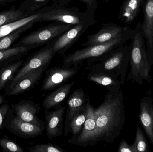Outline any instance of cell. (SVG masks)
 Returning a JSON list of instances; mask_svg holds the SVG:
<instances>
[{"label": "cell", "mask_w": 153, "mask_h": 152, "mask_svg": "<svg viewBox=\"0 0 153 152\" xmlns=\"http://www.w3.org/2000/svg\"><path fill=\"white\" fill-rule=\"evenodd\" d=\"M95 128L90 146L100 142L112 143L119 137L126 121L125 104L122 88L108 90L103 102L94 109Z\"/></svg>", "instance_id": "1"}, {"label": "cell", "mask_w": 153, "mask_h": 152, "mask_svg": "<svg viewBox=\"0 0 153 152\" xmlns=\"http://www.w3.org/2000/svg\"><path fill=\"white\" fill-rule=\"evenodd\" d=\"M130 39V71L127 80L143 84L144 80L151 83V66L148 62L145 39L142 30V24L138 22L132 29Z\"/></svg>", "instance_id": "2"}, {"label": "cell", "mask_w": 153, "mask_h": 152, "mask_svg": "<svg viewBox=\"0 0 153 152\" xmlns=\"http://www.w3.org/2000/svg\"><path fill=\"white\" fill-rule=\"evenodd\" d=\"M130 45L124 44L111 51L102 58L86 62L89 71L110 73L117 76L124 84L130 61Z\"/></svg>", "instance_id": "3"}, {"label": "cell", "mask_w": 153, "mask_h": 152, "mask_svg": "<svg viewBox=\"0 0 153 152\" xmlns=\"http://www.w3.org/2000/svg\"><path fill=\"white\" fill-rule=\"evenodd\" d=\"M132 31L107 43L86 46L76 50L65 56L63 64L65 67L80 66L84 62L99 59L111 51L125 44L129 39Z\"/></svg>", "instance_id": "4"}, {"label": "cell", "mask_w": 153, "mask_h": 152, "mask_svg": "<svg viewBox=\"0 0 153 152\" xmlns=\"http://www.w3.org/2000/svg\"><path fill=\"white\" fill-rule=\"evenodd\" d=\"M40 17L37 22H59L72 25L96 23L94 14L82 12L76 7L68 8L60 4L48 5L39 11Z\"/></svg>", "instance_id": "5"}, {"label": "cell", "mask_w": 153, "mask_h": 152, "mask_svg": "<svg viewBox=\"0 0 153 152\" xmlns=\"http://www.w3.org/2000/svg\"><path fill=\"white\" fill-rule=\"evenodd\" d=\"M74 25L54 22L24 37L20 44L28 47L46 45L57 39Z\"/></svg>", "instance_id": "6"}, {"label": "cell", "mask_w": 153, "mask_h": 152, "mask_svg": "<svg viewBox=\"0 0 153 152\" xmlns=\"http://www.w3.org/2000/svg\"><path fill=\"white\" fill-rule=\"evenodd\" d=\"M54 41L55 40L46 45L45 47L40 49L30 58L26 64L19 70L10 83L9 87L10 90L28 73L40 68H47L53 57L55 56L53 50Z\"/></svg>", "instance_id": "7"}, {"label": "cell", "mask_w": 153, "mask_h": 152, "mask_svg": "<svg viewBox=\"0 0 153 152\" xmlns=\"http://www.w3.org/2000/svg\"><path fill=\"white\" fill-rule=\"evenodd\" d=\"M79 69L78 65L71 67L63 65L49 69L46 72L40 91H49L61 86L77 74Z\"/></svg>", "instance_id": "8"}, {"label": "cell", "mask_w": 153, "mask_h": 152, "mask_svg": "<svg viewBox=\"0 0 153 152\" xmlns=\"http://www.w3.org/2000/svg\"><path fill=\"white\" fill-rule=\"evenodd\" d=\"M127 26H122L115 24H102L100 30L95 34L89 35L83 47L104 43L117 38L131 31Z\"/></svg>", "instance_id": "9"}, {"label": "cell", "mask_w": 153, "mask_h": 152, "mask_svg": "<svg viewBox=\"0 0 153 152\" xmlns=\"http://www.w3.org/2000/svg\"><path fill=\"white\" fill-rule=\"evenodd\" d=\"M87 24L74 25L55 40L53 45L54 54H63L82 36L90 26Z\"/></svg>", "instance_id": "10"}, {"label": "cell", "mask_w": 153, "mask_h": 152, "mask_svg": "<svg viewBox=\"0 0 153 152\" xmlns=\"http://www.w3.org/2000/svg\"><path fill=\"white\" fill-rule=\"evenodd\" d=\"M144 20L142 30L146 41V53L148 62L153 65V0H145L143 6Z\"/></svg>", "instance_id": "11"}, {"label": "cell", "mask_w": 153, "mask_h": 152, "mask_svg": "<svg viewBox=\"0 0 153 152\" xmlns=\"http://www.w3.org/2000/svg\"><path fill=\"white\" fill-rule=\"evenodd\" d=\"M87 117L79 134L69 141L71 143L82 147L90 146L94 134L95 128V117L94 109L91 104L90 99H87L86 103Z\"/></svg>", "instance_id": "12"}, {"label": "cell", "mask_w": 153, "mask_h": 152, "mask_svg": "<svg viewBox=\"0 0 153 152\" xmlns=\"http://www.w3.org/2000/svg\"><path fill=\"white\" fill-rule=\"evenodd\" d=\"M87 101V99L82 88L76 89L68 99L67 114L65 123V136H67L70 132L69 126L71 120L85 108Z\"/></svg>", "instance_id": "13"}, {"label": "cell", "mask_w": 153, "mask_h": 152, "mask_svg": "<svg viewBox=\"0 0 153 152\" xmlns=\"http://www.w3.org/2000/svg\"><path fill=\"white\" fill-rule=\"evenodd\" d=\"M138 117L145 133L153 145V100L151 95L145 96L141 100Z\"/></svg>", "instance_id": "14"}, {"label": "cell", "mask_w": 153, "mask_h": 152, "mask_svg": "<svg viewBox=\"0 0 153 152\" xmlns=\"http://www.w3.org/2000/svg\"><path fill=\"white\" fill-rule=\"evenodd\" d=\"M65 110V107L58 108L52 112L46 110L45 126L47 135L49 140L60 136L62 134L63 121Z\"/></svg>", "instance_id": "15"}, {"label": "cell", "mask_w": 153, "mask_h": 152, "mask_svg": "<svg viewBox=\"0 0 153 152\" xmlns=\"http://www.w3.org/2000/svg\"><path fill=\"white\" fill-rule=\"evenodd\" d=\"M145 0H124L120 6L118 19L129 25L136 19Z\"/></svg>", "instance_id": "16"}, {"label": "cell", "mask_w": 153, "mask_h": 152, "mask_svg": "<svg viewBox=\"0 0 153 152\" xmlns=\"http://www.w3.org/2000/svg\"><path fill=\"white\" fill-rule=\"evenodd\" d=\"M87 79L98 84L106 87L108 91H118L123 86L117 76L110 73L89 71Z\"/></svg>", "instance_id": "17"}, {"label": "cell", "mask_w": 153, "mask_h": 152, "mask_svg": "<svg viewBox=\"0 0 153 152\" xmlns=\"http://www.w3.org/2000/svg\"><path fill=\"white\" fill-rule=\"evenodd\" d=\"M13 107L17 117L44 128V123L37 116L39 109L34 104L30 103H23L14 105Z\"/></svg>", "instance_id": "18"}, {"label": "cell", "mask_w": 153, "mask_h": 152, "mask_svg": "<svg viewBox=\"0 0 153 152\" xmlns=\"http://www.w3.org/2000/svg\"><path fill=\"white\" fill-rule=\"evenodd\" d=\"M47 68H40L29 72L10 91V95H16L32 88L37 83Z\"/></svg>", "instance_id": "19"}, {"label": "cell", "mask_w": 153, "mask_h": 152, "mask_svg": "<svg viewBox=\"0 0 153 152\" xmlns=\"http://www.w3.org/2000/svg\"><path fill=\"white\" fill-rule=\"evenodd\" d=\"M75 81L68 84L62 85L55 89L53 92L48 94L43 101V107L46 110L55 108L65 99L69 94Z\"/></svg>", "instance_id": "20"}, {"label": "cell", "mask_w": 153, "mask_h": 152, "mask_svg": "<svg viewBox=\"0 0 153 152\" xmlns=\"http://www.w3.org/2000/svg\"><path fill=\"white\" fill-rule=\"evenodd\" d=\"M11 127L20 134L28 137H35L41 135L44 129L32 123L23 121L17 117L12 120Z\"/></svg>", "instance_id": "21"}, {"label": "cell", "mask_w": 153, "mask_h": 152, "mask_svg": "<svg viewBox=\"0 0 153 152\" xmlns=\"http://www.w3.org/2000/svg\"><path fill=\"white\" fill-rule=\"evenodd\" d=\"M40 15V12H38L36 14L31 16L23 18L17 21L1 26L0 27V38L6 36L20 28L27 25L33 24L35 22H37Z\"/></svg>", "instance_id": "22"}, {"label": "cell", "mask_w": 153, "mask_h": 152, "mask_svg": "<svg viewBox=\"0 0 153 152\" xmlns=\"http://www.w3.org/2000/svg\"><path fill=\"white\" fill-rule=\"evenodd\" d=\"M23 61H19L11 63L0 70V91L9 81H12L14 74L19 68Z\"/></svg>", "instance_id": "23"}, {"label": "cell", "mask_w": 153, "mask_h": 152, "mask_svg": "<svg viewBox=\"0 0 153 152\" xmlns=\"http://www.w3.org/2000/svg\"><path fill=\"white\" fill-rule=\"evenodd\" d=\"M87 117L86 105L85 108L78 113L71 120L69 126V130L73 134L71 138H74L79 134Z\"/></svg>", "instance_id": "24"}, {"label": "cell", "mask_w": 153, "mask_h": 152, "mask_svg": "<svg viewBox=\"0 0 153 152\" xmlns=\"http://www.w3.org/2000/svg\"><path fill=\"white\" fill-rule=\"evenodd\" d=\"M33 24L27 25L14 30L6 36L0 38V51L7 50L11 45L20 35L25 29L29 28Z\"/></svg>", "instance_id": "25"}, {"label": "cell", "mask_w": 153, "mask_h": 152, "mask_svg": "<svg viewBox=\"0 0 153 152\" xmlns=\"http://www.w3.org/2000/svg\"><path fill=\"white\" fill-rule=\"evenodd\" d=\"M132 145L134 152H149L147 139L143 131L138 127L136 129L135 140Z\"/></svg>", "instance_id": "26"}, {"label": "cell", "mask_w": 153, "mask_h": 152, "mask_svg": "<svg viewBox=\"0 0 153 152\" xmlns=\"http://www.w3.org/2000/svg\"><path fill=\"white\" fill-rule=\"evenodd\" d=\"M23 15L19 10H11L0 13V27L23 18Z\"/></svg>", "instance_id": "27"}, {"label": "cell", "mask_w": 153, "mask_h": 152, "mask_svg": "<svg viewBox=\"0 0 153 152\" xmlns=\"http://www.w3.org/2000/svg\"><path fill=\"white\" fill-rule=\"evenodd\" d=\"M30 49V48L28 46H22L11 49L0 51V62L11 57L26 52L27 51H29Z\"/></svg>", "instance_id": "28"}, {"label": "cell", "mask_w": 153, "mask_h": 152, "mask_svg": "<svg viewBox=\"0 0 153 152\" xmlns=\"http://www.w3.org/2000/svg\"><path fill=\"white\" fill-rule=\"evenodd\" d=\"M29 151L31 152H65V151L58 145L53 144H42L30 148Z\"/></svg>", "instance_id": "29"}, {"label": "cell", "mask_w": 153, "mask_h": 152, "mask_svg": "<svg viewBox=\"0 0 153 152\" xmlns=\"http://www.w3.org/2000/svg\"><path fill=\"white\" fill-rule=\"evenodd\" d=\"M72 0H57L58 4L65 5ZM84 3L86 5V12L90 14H94L98 7V0H80Z\"/></svg>", "instance_id": "30"}, {"label": "cell", "mask_w": 153, "mask_h": 152, "mask_svg": "<svg viewBox=\"0 0 153 152\" xmlns=\"http://www.w3.org/2000/svg\"><path fill=\"white\" fill-rule=\"evenodd\" d=\"M0 145L4 151L23 152V150L18 145L6 138L0 140Z\"/></svg>", "instance_id": "31"}, {"label": "cell", "mask_w": 153, "mask_h": 152, "mask_svg": "<svg viewBox=\"0 0 153 152\" xmlns=\"http://www.w3.org/2000/svg\"><path fill=\"white\" fill-rule=\"evenodd\" d=\"M119 152H134L132 145H129L125 139L120 142L119 146Z\"/></svg>", "instance_id": "32"}, {"label": "cell", "mask_w": 153, "mask_h": 152, "mask_svg": "<svg viewBox=\"0 0 153 152\" xmlns=\"http://www.w3.org/2000/svg\"><path fill=\"white\" fill-rule=\"evenodd\" d=\"M9 109V105L8 104L5 103L0 107V134L1 129L2 128L3 123L5 117V115L7 114V112Z\"/></svg>", "instance_id": "33"}, {"label": "cell", "mask_w": 153, "mask_h": 152, "mask_svg": "<svg viewBox=\"0 0 153 152\" xmlns=\"http://www.w3.org/2000/svg\"><path fill=\"white\" fill-rule=\"evenodd\" d=\"M5 102V101L4 100V98L3 96H2L1 95H0V105L3 104Z\"/></svg>", "instance_id": "34"}, {"label": "cell", "mask_w": 153, "mask_h": 152, "mask_svg": "<svg viewBox=\"0 0 153 152\" xmlns=\"http://www.w3.org/2000/svg\"><path fill=\"white\" fill-rule=\"evenodd\" d=\"M37 2H39L40 3H45V2H46L47 3L48 2V0H35Z\"/></svg>", "instance_id": "35"}, {"label": "cell", "mask_w": 153, "mask_h": 152, "mask_svg": "<svg viewBox=\"0 0 153 152\" xmlns=\"http://www.w3.org/2000/svg\"><path fill=\"white\" fill-rule=\"evenodd\" d=\"M110 1L111 0H102V1H103L104 2V3L108 2L109 1Z\"/></svg>", "instance_id": "36"}]
</instances>
